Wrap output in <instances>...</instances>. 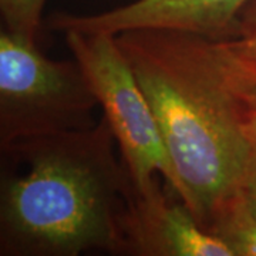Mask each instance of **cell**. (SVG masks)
Here are the masks:
<instances>
[{
  "label": "cell",
  "instance_id": "6da1fadb",
  "mask_svg": "<svg viewBox=\"0 0 256 256\" xmlns=\"http://www.w3.org/2000/svg\"><path fill=\"white\" fill-rule=\"evenodd\" d=\"M117 43L142 92L182 184V202L205 229L240 190L252 142L245 97L216 40L172 28H134Z\"/></svg>",
  "mask_w": 256,
  "mask_h": 256
},
{
  "label": "cell",
  "instance_id": "7a4b0ae2",
  "mask_svg": "<svg viewBox=\"0 0 256 256\" xmlns=\"http://www.w3.org/2000/svg\"><path fill=\"white\" fill-rule=\"evenodd\" d=\"M107 120L13 142L2 152L22 166L2 174L0 255H126L122 220L134 185Z\"/></svg>",
  "mask_w": 256,
  "mask_h": 256
},
{
  "label": "cell",
  "instance_id": "3957f363",
  "mask_svg": "<svg viewBox=\"0 0 256 256\" xmlns=\"http://www.w3.org/2000/svg\"><path fill=\"white\" fill-rule=\"evenodd\" d=\"M98 106L78 62L53 60L37 43L0 33V148L87 130Z\"/></svg>",
  "mask_w": 256,
  "mask_h": 256
},
{
  "label": "cell",
  "instance_id": "277c9868",
  "mask_svg": "<svg viewBox=\"0 0 256 256\" xmlns=\"http://www.w3.org/2000/svg\"><path fill=\"white\" fill-rule=\"evenodd\" d=\"M66 44L82 66L117 141L138 195L160 188L158 175L182 201V184L166 151L152 108L117 43L108 33L63 32Z\"/></svg>",
  "mask_w": 256,
  "mask_h": 256
},
{
  "label": "cell",
  "instance_id": "5b68a950",
  "mask_svg": "<svg viewBox=\"0 0 256 256\" xmlns=\"http://www.w3.org/2000/svg\"><path fill=\"white\" fill-rule=\"evenodd\" d=\"M249 0H134L96 14L56 13L48 28L117 36L134 28H172L212 40L234 36L238 18Z\"/></svg>",
  "mask_w": 256,
  "mask_h": 256
},
{
  "label": "cell",
  "instance_id": "8992f818",
  "mask_svg": "<svg viewBox=\"0 0 256 256\" xmlns=\"http://www.w3.org/2000/svg\"><path fill=\"white\" fill-rule=\"evenodd\" d=\"M126 255L232 256L220 239L201 228L175 195L156 188L150 195L132 192L122 220Z\"/></svg>",
  "mask_w": 256,
  "mask_h": 256
},
{
  "label": "cell",
  "instance_id": "52a82bcc",
  "mask_svg": "<svg viewBox=\"0 0 256 256\" xmlns=\"http://www.w3.org/2000/svg\"><path fill=\"white\" fill-rule=\"evenodd\" d=\"M205 230L220 239L232 256H256V214L242 188L220 202Z\"/></svg>",
  "mask_w": 256,
  "mask_h": 256
},
{
  "label": "cell",
  "instance_id": "ba28073f",
  "mask_svg": "<svg viewBox=\"0 0 256 256\" xmlns=\"http://www.w3.org/2000/svg\"><path fill=\"white\" fill-rule=\"evenodd\" d=\"M229 73L240 92L256 87V0H249L238 18L234 36L216 40Z\"/></svg>",
  "mask_w": 256,
  "mask_h": 256
},
{
  "label": "cell",
  "instance_id": "9c48e42d",
  "mask_svg": "<svg viewBox=\"0 0 256 256\" xmlns=\"http://www.w3.org/2000/svg\"><path fill=\"white\" fill-rule=\"evenodd\" d=\"M47 0H0V14L6 32L37 43L42 14Z\"/></svg>",
  "mask_w": 256,
  "mask_h": 256
},
{
  "label": "cell",
  "instance_id": "30bf717a",
  "mask_svg": "<svg viewBox=\"0 0 256 256\" xmlns=\"http://www.w3.org/2000/svg\"><path fill=\"white\" fill-rule=\"evenodd\" d=\"M240 188H242L246 200L250 204L252 210H255L256 214V146H254V144H252L250 154L248 158L246 168H245V174H244Z\"/></svg>",
  "mask_w": 256,
  "mask_h": 256
},
{
  "label": "cell",
  "instance_id": "8fae6325",
  "mask_svg": "<svg viewBox=\"0 0 256 256\" xmlns=\"http://www.w3.org/2000/svg\"><path fill=\"white\" fill-rule=\"evenodd\" d=\"M245 111H244V131L249 141L256 146V98L245 96Z\"/></svg>",
  "mask_w": 256,
  "mask_h": 256
},
{
  "label": "cell",
  "instance_id": "7c38bea8",
  "mask_svg": "<svg viewBox=\"0 0 256 256\" xmlns=\"http://www.w3.org/2000/svg\"><path fill=\"white\" fill-rule=\"evenodd\" d=\"M242 94L249 96V97H255L256 98V87L255 88H249V90H245V92H242Z\"/></svg>",
  "mask_w": 256,
  "mask_h": 256
}]
</instances>
